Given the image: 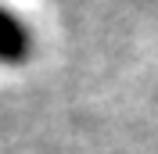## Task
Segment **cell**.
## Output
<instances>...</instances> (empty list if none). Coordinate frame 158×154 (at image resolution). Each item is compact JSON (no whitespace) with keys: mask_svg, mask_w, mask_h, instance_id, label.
<instances>
[{"mask_svg":"<svg viewBox=\"0 0 158 154\" xmlns=\"http://www.w3.org/2000/svg\"><path fill=\"white\" fill-rule=\"evenodd\" d=\"M29 58V32L7 7H0V65H22Z\"/></svg>","mask_w":158,"mask_h":154,"instance_id":"obj_1","label":"cell"}]
</instances>
